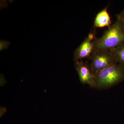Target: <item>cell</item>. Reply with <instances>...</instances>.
I'll return each mask as SVG.
<instances>
[{
    "label": "cell",
    "instance_id": "obj_2",
    "mask_svg": "<svg viewBox=\"0 0 124 124\" xmlns=\"http://www.w3.org/2000/svg\"><path fill=\"white\" fill-rule=\"evenodd\" d=\"M124 80V67L119 63H115L95 73V88H108Z\"/></svg>",
    "mask_w": 124,
    "mask_h": 124
},
{
    "label": "cell",
    "instance_id": "obj_5",
    "mask_svg": "<svg viewBox=\"0 0 124 124\" xmlns=\"http://www.w3.org/2000/svg\"><path fill=\"white\" fill-rule=\"evenodd\" d=\"M95 37V31L90 32L74 51V61L90 59L94 50L93 41Z\"/></svg>",
    "mask_w": 124,
    "mask_h": 124
},
{
    "label": "cell",
    "instance_id": "obj_4",
    "mask_svg": "<svg viewBox=\"0 0 124 124\" xmlns=\"http://www.w3.org/2000/svg\"><path fill=\"white\" fill-rule=\"evenodd\" d=\"M75 66L81 83L95 88V74L88 62L76 60L75 61Z\"/></svg>",
    "mask_w": 124,
    "mask_h": 124
},
{
    "label": "cell",
    "instance_id": "obj_7",
    "mask_svg": "<svg viewBox=\"0 0 124 124\" xmlns=\"http://www.w3.org/2000/svg\"><path fill=\"white\" fill-rule=\"evenodd\" d=\"M110 51L117 63L124 67V42Z\"/></svg>",
    "mask_w": 124,
    "mask_h": 124
},
{
    "label": "cell",
    "instance_id": "obj_1",
    "mask_svg": "<svg viewBox=\"0 0 124 124\" xmlns=\"http://www.w3.org/2000/svg\"><path fill=\"white\" fill-rule=\"evenodd\" d=\"M124 42V24L120 19L116 16V22L105 31L103 35L100 38H95L94 40V50L111 51Z\"/></svg>",
    "mask_w": 124,
    "mask_h": 124
},
{
    "label": "cell",
    "instance_id": "obj_6",
    "mask_svg": "<svg viewBox=\"0 0 124 124\" xmlns=\"http://www.w3.org/2000/svg\"><path fill=\"white\" fill-rule=\"evenodd\" d=\"M111 24V17L108 11V7H106L96 15L94 21V27L108 28Z\"/></svg>",
    "mask_w": 124,
    "mask_h": 124
},
{
    "label": "cell",
    "instance_id": "obj_8",
    "mask_svg": "<svg viewBox=\"0 0 124 124\" xmlns=\"http://www.w3.org/2000/svg\"><path fill=\"white\" fill-rule=\"evenodd\" d=\"M116 16L118 17L121 20H122L123 24H124V10L119 14L117 15Z\"/></svg>",
    "mask_w": 124,
    "mask_h": 124
},
{
    "label": "cell",
    "instance_id": "obj_3",
    "mask_svg": "<svg viewBox=\"0 0 124 124\" xmlns=\"http://www.w3.org/2000/svg\"><path fill=\"white\" fill-rule=\"evenodd\" d=\"M90 59V66L94 74L111 65L117 63L111 52L105 50H94Z\"/></svg>",
    "mask_w": 124,
    "mask_h": 124
}]
</instances>
